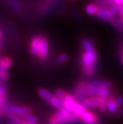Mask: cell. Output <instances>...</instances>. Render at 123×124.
<instances>
[{
	"instance_id": "obj_1",
	"label": "cell",
	"mask_w": 123,
	"mask_h": 124,
	"mask_svg": "<svg viewBox=\"0 0 123 124\" xmlns=\"http://www.w3.org/2000/svg\"><path fill=\"white\" fill-rule=\"evenodd\" d=\"M82 51L79 58V67L85 75L92 77L97 72L98 54L95 48Z\"/></svg>"
},
{
	"instance_id": "obj_2",
	"label": "cell",
	"mask_w": 123,
	"mask_h": 124,
	"mask_svg": "<svg viewBox=\"0 0 123 124\" xmlns=\"http://www.w3.org/2000/svg\"><path fill=\"white\" fill-rule=\"evenodd\" d=\"M81 121V118L66 107L58 110L49 118V124H69Z\"/></svg>"
},
{
	"instance_id": "obj_3",
	"label": "cell",
	"mask_w": 123,
	"mask_h": 124,
	"mask_svg": "<svg viewBox=\"0 0 123 124\" xmlns=\"http://www.w3.org/2000/svg\"><path fill=\"white\" fill-rule=\"evenodd\" d=\"M31 108L28 106H21V105L12 104L7 102L4 108L0 110L2 117H5L7 113H11V114L19 115L22 117V115L26 114H30L31 112Z\"/></svg>"
},
{
	"instance_id": "obj_4",
	"label": "cell",
	"mask_w": 123,
	"mask_h": 124,
	"mask_svg": "<svg viewBox=\"0 0 123 124\" xmlns=\"http://www.w3.org/2000/svg\"><path fill=\"white\" fill-rule=\"evenodd\" d=\"M72 95L78 102H81L85 99L88 98L87 93V81H79L76 83L73 90Z\"/></svg>"
},
{
	"instance_id": "obj_5",
	"label": "cell",
	"mask_w": 123,
	"mask_h": 124,
	"mask_svg": "<svg viewBox=\"0 0 123 124\" xmlns=\"http://www.w3.org/2000/svg\"><path fill=\"white\" fill-rule=\"evenodd\" d=\"M49 54V43L47 39L44 35H42L40 47H39V51L38 54V58L41 61L46 59Z\"/></svg>"
},
{
	"instance_id": "obj_6",
	"label": "cell",
	"mask_w": 123,
	"mask_h": 124,
	"mask_svg": "<svg viewBox=\"0 0 123 124\" xmlns=\"http://www.w3.org/2000/svg\"><path fill=\"white\" fill-rule=\"evenodd\" d=\"M42 35L40 34H36L30 39V53L33 56H37L38 54L39 47H40L41 38Z\"/></svg>"
},
{
	"instance_id": "obj_7",
	"label": "cell",
	"mask_w": 123,
	"mask_h": 124,
	"mask_svg": "<svg viewBox=\"0 0 123 124\" xmlns=\"http://www.w3.org/2000/svg\"><path fill=\"white\" fill-rule=\"evenodd\" d=\"M96 16L98 18H100V19L105 21V22L110 23H113V21L115 19L114 15L112 14L109 9L105 8V7H99L98 11L97 13Z\"/></svg>"
},
{
	"instance_id": "obj_8",
	"label": "cell",
	"mask_w": 123,
	"mask_h": 124,
	"mask_svg": "<svg viewBox=\"0 0 123 124\" xmlns=\"http://www.w3.org/2000/svg\"><path fill=\"white\" fill-rule=\"evenodd\" d=\"M98 119L96 113L88 110H86L84 115L81 117V122H82L83 124H97Z\"/></svg>"
},
{
	"instance_id": "obj_9",
	"label": "cell",
	"mask_w": 123,
	"mask_h": 124,
	"mask_svg": "<svg viewBox=\"0 0 123 124\" xmlns=\"http://www.w3.org/2000/svg\"><path fill=\"white\" fill-rule=\"evenodd\" d=\"M86 109H94L98 108L99 104V97H88L81 102Z\"/></svg>"
},
{
	"instance_id": "obj_10",
	"label": "cell",
	"mask_w": 123,
	"mask_h": 124,
	"mask_svg": "<svg viewBox=\"0 0 123 124\" xmlns=\"http://www.w3.org/2000/svg\"><path fill=\"white\" fill-rule=\"evenodd\" d=\"M7 84L4 81H1V85H0V110L4 108L7 103Z\"/></svg>"
},
{
	"instance_id": "obj_11",
	"label": "cell",
	"mask_w": 123,
	"mask_h": 124,
	"mask_svg": "<svg viewBox=\"0 0 123 124\" xmlns=\"http://www.w3.org/2000/svg\"><path fill=\"white\" fill-rule=\"evenodd\" d=\"M117 102L115 96L112 95L107 99V113L109 115H114L117 113Z\"/></svg>"
},
{
	"instance_id": "obj_12",
	"label": "cell",
	"mask_w": 123,
	"mask_h": 124,
	"mask_svg": "<svg viewBox=\"0 0 123 124\" xmlns=\"http://www.w3.org/2000/svg\"><path fill=\"white\" fill-rule=\"evenodd\" d=\"M38 94L42 99L47 102V103L51 104V101L53 100V99L55 96V94H52L51 92H50L45 88H38Z\"/></svg>"
},
{
	"instance_id": "obj_13",
	"label": "cell",
	"mask_w": 123,
	"mask_h": 124,
	"mask_svg": "<svg viewBox=\"0 0 123 124\" xmlns=\"http://www.w3.org/2000/svg\"><path fill=\"white\" fill-rule=\"evenodd\" d=\"M100 87L95 85L90 80L87 81V93L89 97H98Z\"/></svg>"
},
{
	"instance_id": "obj_14",
	"label": "cell",
	"mask_w": 123,
	"mask_h": 124,
	"mask_svg": "<svg viewBox=\"0 0 123 124\" xmlns=\"http://www.w3.org/2000/svg\"><path fill=\"white\" fill-rule=\"evenodd\" d=\"M8 6L14 14L19 15L22 11V7L19 0H8Z\"/></svg>"
},
{
	"instance_id": "obj_15",
	"label": "cell",
	"mask_w": 123,
	"mask_h": 124,
	"mask_svg": "<svg viewBox=\"0 0 123 124\" xmlns=\"http://www.w3.org/2000/svg\"><path fill=\"white\" fill-rule=\"evenodd\" d=\"M56 2H57V0H45V2H44L40 7L41 14L46 15L48 11H50L51 7L56 3Z\"/></svg>"
},
{
	"instance_id": "obj_16",
	"label": "cell",
	"mask_w": 123,
	"mask_h": 124,
	"mask_svg": "<svg viewBox=\"0 0 123 124\" xmlns=\"http://www.w3.org/2000/svg\"><path fill=\"white\" fill-rule=\"evenodd\" d=\"M93 83H94L95 85L98 86L99 87H106L108 89H112L113 88V83H110L109 81L105 80V79H101V78H94V79L90 80Z\"/></svg>"
},
{
	"instance_id": "obj_17",
	"label": "cell",
	"mask_w": 123,
	"mask_h": 124,
	"mask_svg": "<svg viewBox=\"0 0 123 124\" xmlns=\"http://www.w3.org/2000/svg\"><path fill=\"white\" fill-rule=\"evenodd\" d=\"M98 9L99 7L96 3H93V2L88 3L85 7V11L89 15H96L98 11Z\"/></svg>"
},
{
	"instance_id": "obj_18",
	"label": "cell",
	"mask_w": 123,
	"mask_h": 124,
	"mask_svg": "<svg viewBox=\"0 0 123 124\" xmlns=\"http://www.w3.org/2000/svg\"><path fill=\"white\" fill-rule=\"evenodd\" d=\"M115 99H116L117 106L116 115L118 117H122L123 115V96L121 94H118V95L115 96Z\"/></svg>"
},
{
	"instance_id": "obj_19",
	"label": "cell",
	"mask_w": 123,
	"mask_h": 124,
	"mask_svg": "<svg viewBox=\"0 0 123 124\" xmlns=\"http://www.w3.org/2000/svg\"><path fill=\"white\" fill-rule=\"evenodd\" d=\"M5 117L7 118V120H10L13 123H18V124H23V123H24V120L22 119L21 116L11 114V113H7Z\"/></svg>"
},
{
	"instance_id": "obj_20",
	"label": "cell",
	"mask_w": 123,
	"mask_h": 124,
	"mask_svg": "<svg viewBox=\"0 0 123 124\" xmlns=\"http://www.w3.org/2000/svg\"><path fill=\"white\" fill-rule=\"evenodd\" d=\"M68 60V54L66 53H61L57 56L54 60V64L56 66H62Z\"/></svg>"
},
{
	"instance_id": "obj_21",
	"label": "cell",
	"mask_w": 123,
	"mask_h": 124,
	"mask_svg": "<svg viewBox=\"0 0 123 124\" xmlns=\"http://www.w3.org/2000/svg\"><path fill=\"white\" fill-rule=\"evenodd\" d=\"M98 110L101 114H105L107 112V99L99 97V104L98 107Z\"/></svg>"
},
{
	"instance_id": "obj_22",
	"label": "cell",
	"mask_w": 123,
	"mask_h": 124,
	"mask_svg": "<svg viewBox=\"0 0 123 124\" xmlns=\"http://www.w3.org/2000/svg\"><path fill=\"white\" fill-rule=\"evenodd\" d=\"M22 118L25 122L30 123H38V118L36 117L35 115H34L32 114H26L22 116Z\"/></svg>"
},
{
	"instance_id": "obj_23",
	"label": "cell",
	"mask_w": 123,
	"mask_h": 124,
	"mask_svg": "<svg viewBox=\"0 0 123 124\" xmlns=\"http://www.w3.org/2000/svg\"><path fill=\"white\" fill-rule=\"evenodd\" d=\"M111 24L116 31H119L120 33H123V22L120 18H115V19L113 21Z\"/></svg>"
},
{
	"instance_id": "obj_24",
	"label": "cell",
	"mask_w": 123,
	"mask_h": 124,
	"mask_svg": "<svg viewBox=\"0 0 123 124\" xmlns=\"http://www.w3.org/2000/svg\"><path fill=\"white\" fill-rule=\"evenodd\" d=\"M112 95H113V94H112V92L110 91V89H108L106 87H100L98 97L104 98V99H108V98H109Z\"/></svg>"
},
{
	"instance_id": "obj_25",
	"label": "cell",
	"mask_w": 123,
	"mask_h": 124,
	"mask_svg": "<svg viewBox=\"0 0 123 124\" xmlns=\"http://www.w3.org/2000/svg\"><path fill=\"white\" fill-rule=\"evenodd\" d=\"M9 77L10 74L8 72V70L0 65V78H1V81H7L9 78Z\"/></svg>"
},
{
	"instance_id": "obj_26",
	"label": "cell",
	"mask_w": 123,
	"mask_h": 124,
	"mask_svg": "<svg viewBox=\"0 0 123 124\" xmlns=\"http://www.w3.org/2000/svg\"><path fill=\"white\" fill-rule=\"evenodd\" d=\"M1 66H2L3 67H5L6 69L8 70L9 68L11 67L12 66V60L9 57H2L1 59Z\"/></svg>"
},
{
	"instance_id": "obj_27",
	"label": "cell",
	"mask_w": 123,
	"mask_h": 124,
	"mask_svg": "<svg viewBox=\"0 0 123 124\" xmlns=\"http://www.w3.org/2000/svg\"><path fill=\"white\" fill-rule=\"evenodd\" d=\"M69 93H67L66 91H65L64 90H62V89H57L55 92H54V94L58 98V99H60L61 100H63L66 99V97L67 96V94Z\"/></svg>"
},
{
	"instance_id": "obj_28",
	"label": "cell",
	"mask_w": 123,
	"mask_h": 124,
	"mask_svg": "<svg viewBox=\"0 0 123 124\" xmlns=\"http://www.w3.org/2000/svg\"><path fill=\"white\" fill-rule=\"evenodd\" d=\"M122 6H123V5L114 4V5H113V6L110 7V8H109V10H110L112 14H113L115 16V15H117L119 14V12H120V10H121Z\"/></svg>"
},
{
	"instance_id": "obj_29",
	"label": "cell",
	"mask_w": 123,
	"mask_h": 124,
	"mask_svg": "<svg viewBox=\"0 0 123 124\" xmlns=\"http://www.w3.org/2000/svg\"><path fill=\"white\" fill-rule=\"evenodd\" d=\"M72 15H73V16H74V18L77 21H81V20H82V15H81L80 11L78 9H74V10H73Z\"/></svg>"
},
{
	"instance_id": "obj_30",
	"label": "cell",
	"mask_w": 123,
	"mask_h": 124,
	"mask_svg": "<svg viewBox=\"0 0 123 124\" xmlns=\"http://www.w3.org/2000/svg\"><path fill=\"white\" fill-rule=\"evenodd\" d=\"M119 16V18H123V6H122V9H121V10H120V12H119V14L117 15Z\"/></svg>"
},
{
	"instance_id": "obj_31",
	"label": "cell",
	"mask_w": 123,
	"mask_h": 124,
	"mask_svg": "<svg viewBox=\"0 0 123 124\" xmlns=\"http://www.w3.org/2000/svg\"><path fill=\"white\" fill-rule=\"evenodd\" d=\"M4 124H18V123H13V122H11V121H10V120H6V121H5Z\"/></svg>"
},
{
	"instance_id": "obj_32",
	"label": "cell",
	"mask_w": 123,
	"mask_h": 124,
	"mask_svg": "<svg viewBox=\"0 0 123 124\" xmlns=\"http://www.w3.org/2000/svg\"><path fill=\"white\" fill-rule=\"evenodd\" d=\"M97 124H104V123H103V121H102V120L98 119V123H97Z\"/></svg>"
},
{
	"instance_id": "obj_33",
	"label": "cell",
	"mask_w": 123,
	"mask_h": 124,
	"mask_svg": "<svg viewBox=\"0 0 123 124\" xmlns=\"http://www.w3.org/2000/svg\"><path fill=\"white\" fill-rule=\"evenodd\" d=\"M23 124H37V123H27V122H25V121H24Z\"/></svg>"
},
{
	"instance_id": "obj_34",
	"label": "cell",
	"mask_w": 123,
	"mask_h": 124,
	"mask_svg": "<svg viewBox=\"0 0 123 124\" xmlns=\"http://www.w3.org/2000/svg\"><path fill=\"white\" fill-rule=\"evenodd\" d=\"M120 52H123V46H122V48H121V51H120Z\"/></svg>"
},
{
	"instance_id": "obj_35",
	"label": "cell",
	"mask_w": 123,
	"mask_h": 124,
	"mask_svg": "<svg viewBox=\"0 0 123 124\" xmlns=\"http://www.w3.org/2000/svg\"><path fill=\"white\" fill-rule=\"evenodd\" d=\"M72 1H75V0H72Z\"/></svg>"
}]
</instances>
